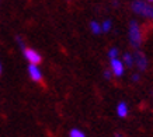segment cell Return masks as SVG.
Wrapping results in <instances>:
<instances>
[{"instance_id": "1", "label": "cell", "mask_w": 153, "mask_h": 137, "mask_svg": "<svg viewBox=\"0 0 153 137\" xmlns=\"http://www.w3.org/2000/svg\"><path fill=\"white\" fill-rule=\"evenodd\" d=\"M132 10L145 18L153 20V6L150 3H146L143 0H135L132 3Z\"/></svg>"}, {"instance_id": "2", "label": "cell", "mask_w": 153, "mask_h": 137, "mask_svg": "<svg viewBox=\"0 0 153 137\" xmlns=\"http://www.w3.org/2000/svg\"><path fill=\"white\" fill-rule=\"evenodd\" d=\"M129 41L135 49H138L142 43V34H140V28L136 21L129 23Z\"/></svg>"}, {"instance_id": "3", "label": "cell", "mask_w": 153, "mask_h": 137, "mask_svg": "<svg viewBox=\"0 0 153 137\" xmlns=\"http://www.w3.org/2000/svg\"><path fill=\"white\" fill-rule=\"evenodd\" d=\"M23 53H24V57L28 60L30 64H39L42 62V56L35 49H33V48H27L25 46L23 49Z\"/></svg>"}, {"instance_id": "4", "label": "cell", "mask_w": 153, "mask_h": 137, "mask_svg": "<svg viewBox=\"0 0 153 137\" xmlns=\"http://www.w3.org/2000/svg\"><path fill=\"white\" fill-rule=\"evenodd\" d=\"M134 64H136V67L139 68L140 71L146 70L148 67V57L145 53H142L140 50H136L134 55Z\"/></svg>"}, {"instance_id": "5", "label": "cell", "mask_w": 153, "mask_h": 137, "mask_svg": "<svg viewBox=\"0 0 153 137\" xmlns=\"http://www.w3.org/2000/svg\"><path fill=\"white\" fill-rule=\"evenodd\" d=\"M110 64H111V73L114 74V76H117V77H121V76L124 74V63H122V62H121L118 57H115V59H111Z\"/></svg>"}, {"instance_id": "6", "label": "cell", "mask_w": 153, "mask_h": 137, "mask_svg": "<svg viewBox=\"0 0 153 137\" xmlns=\"http://www.w3.org/2000/svg\"><path fill=\"white\" fill-rule=\"evenodd\" d=\"M28 76L35 82L41 81L42 73H41V70H39V67H38V64H28Z\"/></svg>"}, {"instance_id": "7", "label": "cell", "mask_w": 153, "mask_h": 137, "mask_svg": "<svg viewBox=\"0 0 153 137\" xmlns=\"http://www.w3.org/2000/svg\"><path fill=\"white\" fill-rule=\"evenodd\" d=\"M117 113L120 118H126V115H128V105H126L125 102H120L118 106H117Z\"/></svg>"}, {"instance_id": "8", "label": "cell", "mask_w": 153, "mask_h": 137, "mask_svg": "<svg viewBox=\"0 0 153 137\" xmlns=\"http://www.w3.org/2000/svg\"><path fill=\"white\" fill-rule=\"evenodd\" d=\"M122 63H124V66H126V67H132V66H134V56L131 55V53H125Z\"/></svg>"}, {"instance_id": "9", "label": "cell", "mask_w": 153, "mask_h": 137, "mask_svg": "<svg viewBox=\"0 0 153 137\" xmlns=\"http://www.w3.org/2000/svg\"><path fill=\"white\" fill-rule=\"evenodd\" d=\"M90 29H91V32H93V34H96V35H97V34H100V32H101V24H98L97 21H91V23H90Z\"/></svg>"}, {"instance_id": "10", "label": "cell", "mask_w": 153, "mask_h": 137, "mask_svg": "<svg viewBox=\"0 0 153 137\" xmlns=\"http://www.w3.org/2000/svg\"><path fill=\"white\" fill-rule=\"evenodd\" d=\"M69 137H86V134L79 129H72L69 133Z\"/></svg>"}, {"instance_id": "11", "label": "cell", "mask_w": 153, "mask_h": 137, "mask_svg": "<svg viewBox=\"0 0 153 137\" xmlns=\"http://www.w3.org/2000/svg\"><path fill=\"white\" fill-rule=\"evenodd\" d=\"M111 27H112V23L110 21V20H105V21L101 24V31L108 32L110 29H111Z\"/></svg>"}, {"instance_id": "12", "label": "cell", "mask_w": 153, "mask_h": 137, "mask_svg": "<svg viewBox=\"0 0 153 137\" xmlns=\"http://www.w3.org/2000/svg\"><path fill=\"white\" fill-rule=\"evenodd\" d=\"M108 56H110V59H115V57H118V49H117V48H112V49H110V52H108Z\"/></svg>"}, {"instance_id": "13", "label": "cell", "mask_w": 153, "mask_h": 137, "mask_svg": "<svg viewBox=\"0 0 153 137\" xmlns=\"http://www.w3.org/2000/svg\"><path fill=\"white\" fill-rule=\"evenodd\" d=\"M16 41H17V43H19V46L21 48V49H24V48H25V43H24V41H23V38H21V37H17V38H16Z\"/></svg>"}, {"instance_id": "14", "label": "cell", "mask_w": 153, "mask_h": 137, "mask_svg": "<svg viewBox=\"0 0 153 137\" xmlns=\"http://www.w3.org/2000/svg\"><path fill=\"white\" fill-rule=\"evenodd\" d=\"M111 76H112L111 70H105V71H104V78H105V80H110V78H111Z\"/></svg>"}, {"instance_id": "15", "label": "cell", "mask_w": 153, "mask_h": 137, "mask_svg": "<svg viewBox=\"0 0 153 137\" xmlns=\"http://www.w3.org/2000/svg\"><path fill=\"white\" fill-rule=\"evenodd\" d=\"M132 81H139V74H132Z\"/></svg>"}, {"instance_id": "16", "label": "cell", "mask_w": 153, "mask_h": 137, "mask_svg": "<svg viewBox=\"0 0 153 137\" xmlns=\"http://www.w3.org/2000/svg\"><path fill=\"white\" fill-rule=\"evenodd\" d=\"M1 71H3V66H1V63H0V74H1Z\"/></svg>"}, {"instance_id": "17", "label": "cell", "mask_w": 153, "mask_h": 137, "mask_svg": "<svg viewBox=\"0 0 153 137\" xmlns=\"http://www.w3.org/2000/svg\"><path fill=\"white\" fill-rule=\"evenodd\" d=\"M117 137H122V134H117Z\"/></svg>"}, {"instance_id": "18", "label": "cell", "mask_w": 153, "mask_h": 137, "mask_svg": "<svg viewBox=\"0 0 153 137\" xmlns=\"http://www.w3.org/2000/svg\"><path fill=\"white\" fill-rule=\"evenodd\" d=\"M149 1H153V0H149Z\"/></svg>"}, {"instance_id": "19", "label": "cell", "mask_w": 153, "mask_h": 137, "mask_svg": "<svg viewBox=\"0 0 153 137\" xmlns=\"http://www.w3.org/2000/svg\"><path fill=\"white\" fill-rule=\"evenodd\" d=\"M68 1H69V0H68Z\"/></svg>"}]
</instances>
